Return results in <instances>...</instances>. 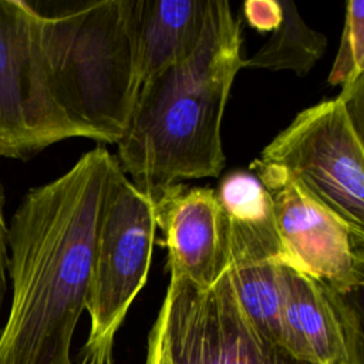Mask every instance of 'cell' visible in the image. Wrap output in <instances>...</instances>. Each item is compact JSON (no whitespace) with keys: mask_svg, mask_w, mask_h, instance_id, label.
Here are the masks:
<instances>
[{"mask_svg":"<svg viewBox=\"0 0 364 364\" xmlns=\"http://www.w3.org/2000/svg\"><path fill=\"white\" fill-rule=\"evenodd\" d=\"M262 164L293 178L355 233L364 236V145L338 98L300 111L264 146Z\"/></svg>","mask_w":364,"mask_h":364,"instance_id":"cell-6","label":"cell"},{"mask_svg":"<svg viewBox=\"0 0 364 364\" xmlns=\"http://www.w3.org/2000/svg\"><path fill=\"white\" fill-rule=\"evenodd\" d=\"M364 74V1L348 0L340 48L328 75L331 85H343Z\"/></svg>","mask_w":364,"mask_h":364,"instance_id":"cell-13","label":"cell"},{"mask_svg":"<svg viewBox=\"0 0 364 364\" xmlns=\"http://www.w3.org/2000/svg\"><path fill=\"white\" fill-rule=\"evenodd\" d=\"M155 203L121 169L115 156L107 179L85 310L91 327L84 361L112 363L114 336L144 287L155 242Z\"/></svg>","mask_w":364,"mask_h":364,"instance_id":"cell-5","label":"cell"},{"mask_svg":"<svg viewBox=\"0 0 364 364\" xmlns=\"http://www.w3.org/2000/svg\"><path fill=\"white\" fill-rule=\"evenodd\" d=\"M81 364H112V363H91V361H81Z\"/></svg>","mask_w":364,"mask_h":364,"instance_id":"cell-16","label":"cell"},{"mask_svg":"<svg viewBox=\"0 0 364 364\" xmlns=\"http://www.w3.org/2000/svg\"><path fill=\"white\" fill-rule=\"evenodd\" d=\"M240 46V20L228 1L212 0L196 48L139 87L117 159L152 200L179 181L223 169L220 125L242 68Z\"/></svg>","mask_w":364,"mask_h":364,"instance_id":"cell-2","label":"cell"},{"mask_svg":"<svg viewBox=\"0 0 364 364\" xmlns=\"http://www.w3.org/2000/svg\"><path fill=\"white\" fill-rule=\"evenodd\" d=\"M115 156L102 145L65 173L28 189L7 233L11 301L0 330V364H73L85 310L97 229Z\"/></svg>","mask_w":364,"mask_h":364,"instance_id":"cell-1","label":"cell"},{"mask_svg":"<svg viewBox=\"0 0 364 364\" xmlns=\"http://www.w3.org/2000/svg\"><path fill=\"white\" fill-rule=\"evenodd\" d=\"M155 203L156 228L168 247L171 276L213 284L228 267V218L216 191L175 183Z\"/></svg>","mask_w":364,"mask_h":364,"instance_id":"cell-10","label":"cell"},{"mask_svg":"<svg viewBox=\"0 0 364 364\" xmlns=\"http://www.w3.org/2000/svg\"><path fill=\"white\" fill-rule=\"evenodd\" d=\"M252 168L272 198L283 263L341 293L358 290L364 282V236L310 196L284 171L259 159Z\"/></svg>","mask_w":364,"mask_h":364,"instance_id":"cell-8","label":"cell"},{"mask_svg":"<svg viewBox=\"0 0 364 364\" xmlns=\"http://www.w3.org/2000/svg\"><path fill=\"white\" fill-rule=\"evenodd\" d=\"M282 9L279 27L252 57L242 60V68L289 70L303 75L323 57L326 36L307 26L293 1L283 0Z\"/></svg>","mask_w":364,"mask_h":364,"instance_id":"cell-12","label":"cell"},{"mask_svg":"<svg viewBox=\"0 0 364 364\" xmlns=\"http://www.w3.org/2000/svg\"><path fill=\"white\" fill-rule=\"evenodd\" d=\"M31 4L57 105L81 138L117 144L139 91L128 0Z\"/></svg>","mask_w":364,"mask_h":364,"instance_id":"cell-3","label":"cell"},{"mask_svg":"<svg viewBox=\"0 0 364 364\" xmlns=\"http://www.w3.org/2000/svg\"><path fill=\"white\" fill-rule=\"evenodd\" d=\"M81 138L57 105L28 0H0V156L28 161L47 146Z\"/></svg>","mask_w":364,"mask_h":364,"instance_id":"cell-7","label":"cell"},{"mask_svg":"<svg viewBox=\"0 0 364 364\" xmlns=\"http://www.w3.org/2000/svg\"><path fill=\"white\" fill-rule=\"evenodd\" d=\"M243 14L247 23L257 31H274L283 16L282 1L276 0H247L243 4Z\"/></svg>","mask_w":364,"mask_h":364,"instance_id":"cell-14","label":"cell"},{"mask_svg":"<svg viewBox=\"0 0 364 364\" xmlns=\"http://www.w3.org/2000/svg\"><path fill=\"white\" fill-rule=\"evenodd\" d=\"M212 0H128L136 82L186 58L200 41Z\"/></svg>","mask_w":364,"mask_h":364,"instance_id":"cell-11","label":"cell"},{"mask_svg":"<svg viewBox=\"0 0 364 364\" xmlns=\"http://www.w3.org/2000/svg\"><path fill=\"white\" fill-rule=\"evenodd\" d=\"M4 191L3 186L0 185V318H1V311H3V304L4 299L7 294L9 289V274H7V266H9V246H7V233H9V226L6 223V216H4Z\"/></svg>","mask_w":364,"mask_h":364,"instance_id":"cell-15","label":"cell"},{"mask_svg":"<svg viewBox=\"0 0 364 364\" xmlns=\"http://www.w3.org/2000/svg\"><path fill=\"white\" fill-rule=\"evenodd\" d=\"M287 350L313 364H363L361 314L351 294L280 263Z\"/></svg>","mask_w":364,"mask_h":364,"instance_id":"cell-9","label":"cell"},{"mask_svg":"<svg viewBox=\"0 0 364 364\" xmlns=\"http://www.w3.org/2000/svg\"><path fill=\"white\" fill-rule=\"evenodd\" d=\"M144 364H313L270 341L247 318L229 267L202 287L171 276Z\"/></svg>","mask_w":364,"mask_h":364,"instance_id":"cell-4","label":"cell"}]
</instances>
